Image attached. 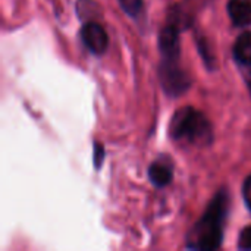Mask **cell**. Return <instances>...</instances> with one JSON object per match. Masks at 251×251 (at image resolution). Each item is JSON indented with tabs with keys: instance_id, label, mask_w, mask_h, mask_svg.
I'll use <instances>...</instances> for the list:
<instances>
[{
	"instance_id": "7",
	"label": "cell",
	"mask_w": 251,
	"mask_h": 251,
	"mask_svg": "<svg viewBox=\"0 0 251 251\" xmlns=\"http://www.w3.org/2000/svg\"><path fill=\"white\" fill-rule=\"evenodd\" d=\"M228 15L235 26L246 28L251 25V0H229Z\"/></svg>"
},
{
	"instance_id": "5",
	"label": "cell",
	"mask_w": 251,
	"mask_h": 251,
	"mask_svg": "<svg viewBox=\"0 0 251 251\" xmlns=\"http://www.w3.org/2000/svg\"><path fill=\"white\" fill-rule=\"evenodd\" d=\"M81 38L84 46L93 53V54H103L107 50L109 46V37L107 32L104 31V28L94 22V21H88L82 25L81 28Z\"/></svg>"
},
{
	"instance_id": "12",
	"label": "cell",
	"mask_w": 251,
	"mask_h": 251,
	"mask_svg": "<svg viewBox=\"0 0 251 251\" xmlns=\"http://www.w3.org/2000/svg\"><path fill=\"white\" fill-rule=\"evenodd\" d=\"M246 82H247V87H249V91L251 94V71H249L247 76H246Z\"/></svg>"
},
{
	"instance_id": "4",
	"label": "cell",
	"mask_w": 251,
	"mask_h": 251,
	"mask_svg": "<svg viewBox=\"0 0 251 251\" xmlns=\"http://www.w3.org/2000/svg\"><path fill=\"white\" fill-rule=\"evenodd\" d=\"M160 79L163 90H166V93L171 96L182 94L190 85V79L185 71L181 69L179 63H162Z\"/></svg>"
},
{
	"instance_id": "1",
	"label": "cell",
	"mask_w": 251,
	"mask_h": 251,
	"mask_svg": "<svg viewBox=\"0 0 251 251\" xmlns=\"http://www.w3.org/2000/svg\"><path fill=\"white\" fill-rule=\"evenodd\" d=\"M228 194L221 191L209 203L206 212L193 226L187 246L196 250H216L224 240V226L228 216Z\"/></svg>"
},
{
	"instance_id": "9",
	"label": "cell",
	"mask_w": 251,
	"mask_h": 251,
	"mask_svg": "<svg viewBox=\"0 0 251 251\" xmlns=\"http://www.w3.org/2000/svg\"><path fill=\"white\" fill-rule=\"evenodd\" d=\"M122 10L131 16V18H137L141 13L143 9V0H118Z\"/></svg>"
},
{
	"instance_id": "3",
	"label": "cell",
	"mask_w": 251,
	"mask_h": 251,
	"mask_svg": "<svg viewBox=\"0 0 251 251\" xmlns=\"http://www.w3.org/2000/svg\"><path fill=\"white\" fill-rule=\"evenodd\" d=\"M181 26L176 19L171 18L168 25L163 26L159 37L160 54L163 57L162 63H179V51H181V40H179Z\"/></svg>"
},
{
	"instance_id": "11",
	"label": "cell",
	"mask_w": 251,
	"mask_h": 251,
	"mask_svg": "<svg viewBox=\"0 0 251 251\" xmlns=\"http://www.w3.org/2000/svg\"><path fill=\"white\" fill-rule=\"evenodd\" d=\"M243 197H244V203L246 206L251 210V175H249L243 184Z\"/></svg>"
},
{
	"instance_id": "10",
	"label": "cell",
	"mask_w": 251,
	"mask_h": 251,
	"mask_svg": "<svg viewBox=\"0 0 251 251\" xmlns=\"http://www.w3.org/2000/svg\"><path fill=\"white\" fill-rule=\"evenodd\" d=\"M238 247L241 250H251V225L246 226L241 231L240 240H238Z\"/></svg>"
},
{
	"instance_id": "2",
	"label": "cell",
	"mask_w": 251,
	"mask_h": 251,
	"mask_svg": "<svg viewBox=\"0 0 251 251\" xmlns=\"http://www.w3.org/2000/svg\"><path fill=\"white\" fill-rule=\"evenodd\" d=\"M171 135L176 141L194 146H207L213 141L210 121L194 107H182L175 113L171 122Z\"/></svg>"
},
{
	"instance_id": "6",
	"label": "cell",
	"mask_w": 251,
	"mask_h": 251,
	"mask_svg": "<svg viewBox=\"0 0 251 251\" xmlns=\"http://www.w3.org/2000/svg\"><path fill=\"white\" fill-rule=\"evenodd\" d=\"M149 176L151 184H154L156 187L162 188L171 184L172 178H174V166L169 162V159L166 157H160L157 159L149 169Z\"/></svg>"
},
{
	"instance_id": "8",
	"label": "cell",
	"mask_w": 251,
	"mask_h": 251,
	"mask_svg": "<svg viewBox=\"0 0 251 251\" xmlns=\"http://www.w3.org/2000/svg\"><path fill=\"white\" fill-rule=\"evenodd\" d=\"M234 59L243 65V66H251V31L243 32L232 47Z\"/></svg>"
}]
</instances>
